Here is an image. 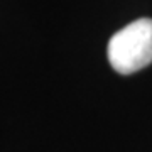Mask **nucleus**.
I'll return each mask as SVG.
<instances>
[{"instance_id":"obj_1","label":"nucleus","mask_w":152,"mask_h":152,"mask_svg":"<svg viewBox=\"0 0 152 152\" xmlns=\"http://www.w3.org/2000/svg\"><path fill=\"white\" fill-rule=\"evenodd\" d=\"M108 61L120 75H132L152 63V19H137L112 36Z\"/></svg>"}]
</instances>
